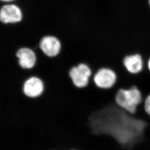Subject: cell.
I'll list each match as a JSON object with an SVG mask.
<instances>
[{"instance_id": "1", "label": "cell", "mask_w": 150, "mask_h": 150, "mask_svg": "<svg viewBox=\"0 0 150 150\" xmlns=\"http://www.w3.org/2000/svg\"><path fill=\"white\" fill-rule=\"evenodd\" d=\"M144 101L143 94L136 85L128 88H120L117 91L115 101L117 106L129 114L134 115Z\"/></svg>"}, {"instance_id": "2", "label": "cell", "mask_w": 150, "mask_h": 150, "mask_svg": "<svg viewBox=\"0 0 150 150\" xmlns=\"http://www.w3.org/2000/svg\"><path fill=\"white\" fill-rule=\"evenodd\" d=\"M68 74L73 85L76 88L82 89L89 85L93 71L89 65L84 62H81L72 67Z\"/></svg>"}, {"instance_id": "3", "label": "cell", "mask_w": 150, "mask_h": 150, "mask_svg": "<svg viewBox=\"0 0 150 150\" xmlns=\"http://www.w3.org/2000/svg\"><path fill=\"white\" fill-rule=\"evenodd\" d=\"M91 79L98 88L108 90L113 88L117 83V75L112 68L103 67L93 75Z\"/></svg>"}, {"instance_id": "4", "label": "cell", "mask_w": 150, "mask_h": 150, "mask_svg": "<svg viewBox=\"0 0 150 150\" xmlns=\"http://www.w3.org/2000/svg\"><path fill=\"white\" fill-rule=\"evenodd\" d=\"M39 48L45 56L54 58L58 56L62 50V42L59 38L52 34L45 35L41 38Z\"/></svg>"}, {"instance_id": "5", "label": "cell", "mask_w": 150, "mask_h": 150, "mask_svg": "<svg viewBox=\"0 0 150 150\" xmlns=\"http://www.w3.org/2000/svg\"><path fill=\"white\" fill-rule=\"evenodd\" d=\"M45 81L38 76H31L26 79L23 83V93L30 98L40 97L45 93Z\"/></svg>"}, {"instance_id": "6", "label": "cell", "mask_w": 150, "mask_h": 150, "mask_svg": "<svg viewBox=\"0 0 150 150\" xmlns=\"http://www.w3.org/2000/svg\"><path fill=\"white\" fill-rule=\"evenodd\" d=\"M20 7L15 4H6L0 9V22L4 24L18 23L23 19Z\"/></svg>"}, {"instance_id": "7", "label": "cell", "mask_w": 150, "mask_h": 150, "mask_svg": "<svg viewBox=\"0 0 150 150\" xmlns=\"http://www.w3.org/2000/svg\"><path fill=\"white\" fill-rule=\"evenodd\" d=\"M122 64L127 72L132 75L139 74L144 69L143 56L138 53L126 55L123 59Z\"/></svg>"}, {"instance_id": "8", "label": "cell", "mask_w": 150, "mask_h": 150, "mask_svg": "<svg viewBox=\"0 0 150 150\" xmlns=\"http://www.w3.org/2000/svg\"><path fill=\"white\" fill-rule=\"evenodd\" d=\"M19 65L25 69H30L35 67L37 61L36 54L32 49L28 47L21 48L16 53Z\"/></svg>"}, {"instance_id": "9", "label": "cell", "mask_w": 150, "mask_h": 150, "mask_svg": "<svg viewBox=\"0 0 150 150\" xmlns=\"http://www.w3.org/2000/svg\"><path fill=\"white\" fill-rule=\"evenodd\" d=\"M143 106L146 114L150 116V93L144 98L143 103Z\"/></svg>"}, {"instance_id": "10", "label": "cell", "mask_w": 150, "mask_h": 150, "mask_svg": "<svg viewBox=\"0 0 150 150\" xmlns=\"http://www.w3.org/2000/svg\"><path fill=\"white\" fill-rule=\"evenodd\" d=\"M147 67L148 70L150 72V58L148 59L147 62Z\"/></svg>"}, {"instance_id": "11", "label": "cell", "mask_w": 150, "mask_h": 150, "mask_svg": "<svg viewBox=\"0 0 150 150\" xmlns=\"http://www.w3.org/2000/svg\"><path fill=\"white\" fill-rule=\"evenodd\" d=\"M1 1H3V2H11V1H13L14 0H0Z\"/></svg>"}, {"instance_id": "12", "label": "cell", "mask_w": 150, "mask_h": 150, "mask_svg": "<svg viewBox=\"0 0 150 150\" xmlns=\"http://www.w3.org/2000/svg\"><path fill=\"white\" fill-rule=\"evenodd\" d=\"M148 4H149V6L150 7V0H148Z\"/></svg>"}, {"instance_id": "13", "label": "cell", "mask_w": 150, "mask_h": 150, "mask_svg": "<svg viewBox=\"0 0 150 150\" xmlns=\"http://www.w3.org/2000/svg\"><path fill=\"white\" fill-rule=\"evenodd\" d=\"M77 150V149H70V150Z\"/></svg>"}, {"instance_id": "14", "label": "cell", "mask_w": 150, "mask_h": 150, "mask_svg": "<svg viewBox=\"0 0 150 150\" xmlns=\"http://www.w3.org/2000/svg\"></svg>"}]
</instances>
